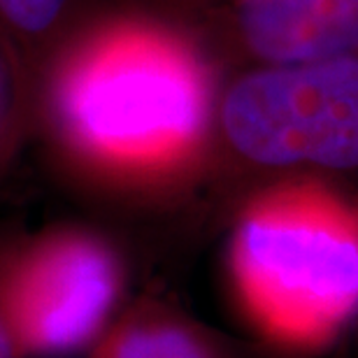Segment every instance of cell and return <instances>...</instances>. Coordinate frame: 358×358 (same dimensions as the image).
Wrapping results in <instances>:
<instances>
[{
  "label": "cell",
  "instance_id": "cell-8",
  "mask_svg": "<svg viewBox=\"0 0 358 358\" xmlns=\"http://www.w3.org/2000/svg\"><path fill=\"white\" fill-rule=\"evenodd\" d=\"M0 358H19L17 347H14V342H12V335L5 326L3 314H0Z\"/></svg>",
  "mask_w": 358,
  "mask_h": 358
},
{
  "label": "cell",
  "instance_id": "cell-9",
  "mask_svg": "<svg viewBox=\"0 0 358 358\" xmlns=\"http://www.w3.org/2000/svg\"><path fill=\"white\" fill-rule=\"evenodd\" d=\"M168 3H175V5H198V3H203V0H168Z\"/></svg>",
  "mask_w": 358,
  "mask_h": 358
},
{
  "label": "cell",
  "instance_id": "cell-4",
  "mask_svg": "<svg viewBox=\"0 0 358 358\" xmlns=\"http://www.w3.org/2000/svg\"><path fill=\"white\" fill-rule=\"evenodd\" d=\"M124 289L117 247L91 228H49L0 259V314L19 358L89 352L121 312Z\"/></svg>",
  "mask_w": 358,
  "mask_h": 358
},
{
  "label": "cell",
  "instance_id": "cell-5",
  "mask_svg": "<svg viewBox=\"0 0 358 358\" xmlns=\"http://www.w3.org/2000/svg\"><path fill=\"white\" fill-rule=\"evenodd\" d=\"M226 10L254 66L358 56V0H226Z\"/></svg>",
  "mask_w": 358,
  "mask_h": 358
},
{
  "label": "cell",
  "instance_id": "cell-7",
  "mask_svg": "<svg viewBox=\"0 0 358 358\" xmlns=\"http://www.w3.org/2000/svg\"><path fill=\"white\" fill-rule=\"evenodd\" d=\"M89 358H224L198 324L161 303L121 310Z\"/></svg>",
  "mask_w": 358,
  "mask_h": 358
},
{
  "label": "cell",
  "instance_id": "cell-6",
  "mask_svg": "<svg viewBox=\"0 0 358 358\" xmlns=\"http://www.w3.org/2000/svg\"><path fill=\"white\" fill-rule=\"evenodd\" d=\"M96 12V0H0V47L21 100L35 96L52 54Z\"/></svg>",
  "mask_w": 358,
  "mask_h": 358
},
{
  "label": "cell",
  "instance_id": "cell-3",
  "mask_svg": "<svg viewBox=\"0 0 358 358\" xmlns=\"http://www.w3.org/2000/svg\"><path fill=\"white\" fill-rule=\"evenodd\" d=\"M217 133L259 168H358V56L254 66L219 96Z\"/></svg>",
  "mask_w": 358,
  "mask_h": 358
},
{
  "label": "cell",
  "instance_id": "cell-1",
  "mask_svg": "<svg viewBox=\"0 0 358 358\" xmlns=\"http://www.w3.org/2000/svg\"><path fill=\"white\" fill-rule=\"evenodd\" d=\"M35 98L68 166L126 196L182 184L217 131L205 54L142 12L91 14L47 61Z\"/></svg>",
  "mask_w": 358,
  "mask_h": 358
},
{
  "label": "cell",
  "instance_id": "cell-2",
  "mask_svg": "<svg viewBox=\"0 0 358 358\" xmlns=\"http://www.w3.org/2000/svg\"><path fill=\"white\" fill-rule=\"evenodd\" d=\"M226 270L242 321L263 342L319 352L358 317V212L314 179L268 186L238 212Z\"/></svg>",
  "mask_w": 358,
  "mask_h": 358
}]
</instances>
